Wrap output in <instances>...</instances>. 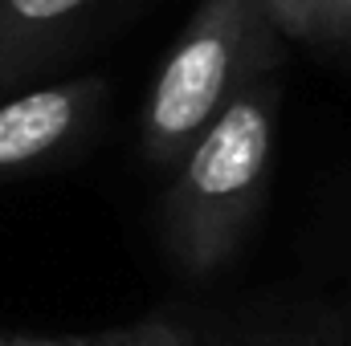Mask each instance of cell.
<instances>
[{"mask_svg":"<svg viewBox=\"0 0 351 346\" xmlns=\"http://www.w3.org/2000/svg\"><path fill=\"white\" fill-rule=\"evenodd\" d=\"M278 86L258 74L192 139L164 200L168 245L188 269L204 273L233 253L250 228L274 159Z\"/></svg>","mask_w":351,"mask_h":346,"instance_id":"cell-1","label":"cell"},{"mask_svg":"<svg viewBox=\"0 0 351 346\" xmlns=\"http://www.w3.org/2000/svg\"><path fill=\"white\" fill-rule=\"evenodd\" d=\"M274 33L294 37V41H315L319 25V0H258Z\"/></svg>","mask_w":351,"mask_h":346,"instance_id":"cell-5","label":"cell"},{"mask_svg":"<svg viewBox=\"0 0 351 346\" xmlns=\"http://www.w3.org/2000/svg\"><path fill=\"white\" fill-rule=\"evenodd\" d=\"M269 346H311V343H269Z\"/></svg>","mask_w":351,"mask_h":346,"instance_id":"cell-9","label":"cell"},{"mask_svg":"<svg viewBox=\"0 0 351 346\" xmlns=\"http://www.w3.org/2000/svg\"><path fill=\"white\" fill-rule=\"evenodd\" d=\"M274 37L258 0L196 4L143 106V143L156 163H180L225 102L274 66Z\"/></svg>","mask_w":351,"mask_h":346,"instance_id":"cell-2","label":"cell"},{"mask_svg":"<svg viewBox=\"0 0 351 346\" xmlns=\"http://www.w3.org/2000/svg\"><path fill=\"white\" fill-rule=\"evenodd\" d=\"M90 346H184L164 322H131L119 330H106L98 338H90Z\"/></svg>","mask_w":351,"mask_h":346,"instance_id":"cell-6","label":"cell"},{"mask_svg":"<svg viewBox=\"0 0 351 346\" xmlns=\"http://www.w3.org/2000/svg\"><path fill=\"white\" fill-rule=\"evenodd\" d=\"M315 41H351V0H319Z\"/></svg>","mask_w":351,"mask_h":346,"instance_id":"cell-7","label":"cell"},{"mask_svg":"<svg viewBox=\"0 0 351 346\" xmlns=\"http://www.w3.org/2000/svg\"><path fill=\"white\" fill-rule=\"evenodd\" d=\"M86 4L94 0H0V82L21 74Z\"/></svg>","mask_w":351,"mask_h":346,"instance_id":"cell-4","label":"cell"},{"mask_svg":"<svg viewBox=\"0 0 351 346\" xmlns=\"http://www.w3.org/2000/svg\"><path fill=\"white\" fill-rule=\"evenodd\" d=\"M98 78H74L0 102V179L49 159L98 102Z\"/></svg>","mask_w":351,"mask_h":346,"instance_id":"cell-3","label":"cell"},{"mask_svg":"<svg viewBox=\"0 0 351 346\" xmlns=\"http://www.w3.org/2000/svg\"><path fill=\"white\" fill-rule=\"evenodd\" d=\"M0 346H90V338H29V334H0Z\"/></svg>","mask_w":351,"mask_h":346,"instance_id":"cell-8","label":"cell"}]
</instances>
